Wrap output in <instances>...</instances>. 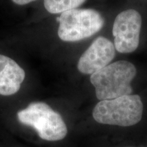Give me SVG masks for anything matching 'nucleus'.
I'll return each instance as SVG.
<instances>
[{
	"mask_svg": "<svg viewBox=\"0 0 147 147\" xmlns=\"http://www.w3.org/2000/svg\"><path fill=\"white\" fill-rule=\"evenodd\" d=\"M135 65L127 61L110 63L90 76L99 100H107L131 95L132 80L136 75Z\"/></svg>",
	"mask_w": 147,
	"mask_h": 147,
	"instance_id": "f257e3e1",
	"label": "nucleus"
},
{
	"mask_svg": "<svg viewBox=\"0 0 147 147\" xmlns=\"http://www.w3.org/2000/svg\"><path fill=\"white\" fill-rule=\"evenodd\" d=\"M17 118L21 123L34 128L45 140L59 141L67 136V128L61 116L45 102H32L18 112Z\"/></svg>",
	"mask_w": 147,
	"mask_h": 147,
	"instance_id": "f03ea898",
	"label": "nucleus"
},
{
	"mask_svg": "<svg viewBox=\"0 0 147 147\" xmlns=\"http://www.w3.org/2000/svg\"><path fill=\"white\" fill-rule=\"evenodd\" d=\"M142 113L140 97L131 94L100 101L93 110V117L101 124L129 127L138 123Z\"/></svg>",
	"mask_w": 147,
	"mask_h": 147,
	"instance_id": "7ed1b4c3",
	"label": "nucleus"
},
{
	"mask_svg": "<svg viewBox=\"0 0 147 147\" xmlns=\"http://www.w3.org/2000/svg\"><path fill=\"white\" fill-rule=\"evenodd\" d=\"M58 36L65 42H78L100 32L104 18L93 9H73L63 12L58 18Z\"/></svg>",
	"mask_w": 147,
	"mask_h": 147,
	"instance_id": "20e7f679",
	"label": "nucleus"
},
{
	"mask_svg": "<svg viewBox=\"0 0 147 147\" xmlns=\"http://www.w3.org/2000/svg\"><path fill=\"white\" fill-rule=\"evenodd\" d=\"M142 17L138 11L129 9L119 13L114 21L113 34L115 49L121 53L134 52L138 47Z\"/></svg>",
	"mask_w": 147,
	"mask_h": 147,
	"instance_id": "39448f33",
	"label": "nucleus"
},
{
	"mask_svg": "<svg viewBox=\"0 0 147 147\" xmlns=\"http://www.w3.org/2000/svg\"><path fill=\"white\" fill-rule=\"evenodd\" d=\"M115 55L113 42L104 37H99L81 55L77 68L82 74L91 75L109 65Z\"/></svg>",
	"mask_w": 147,
	"mask_h": 147,
	"instance_id": "423d86ee",
	"label": "nucleus"
},
{
	"mask_svg": "<svg viewBox=\"0 0 147 147\" xmlns=\"http://www.w3.org/2000/svg\"><path fill=\"white\" fill-rule=\"evenodd\" d=\"M25 71L15 61L0 55V95L9 96L21 89Z\"/></svg>",
	"mask_w": 147,
	"mask_h": 147,
	"instance_id": "0eeeda50",
	"label": "nucleus"
},
{
	"mask_svg": "<svg viewBox=\"0 0 147 147\" xmlns=\"http://www.w3.org/2000/svg\"><path fill=\"white\" fill-rule=\"evenodd\" d=\"M86 0H44V5L51 14L63 13L65 11L76 9Z\"/></svg>",
	"mask_w": 147,
	"mask_h": 147,
	"instance_id": "6e6552de",
	"label": "nucleus"
},
{
	"mask_svg": "<svg viewBox=\"0 0 147 147\" xmlns=\"http://www.w3.org/2000/svg\"><path fill=\"white\" fill-rule=\"evenodd\" d=\"M36 1V0H12V2L14 3L16 5H24L28 4V3H32L33 1Z\"/></svg>",
	"mask_w": 147,
	"mask_h": 147,
	"instance_id": "1a4fd4ad",
	"label": "nucleus"
}]
</instances>
